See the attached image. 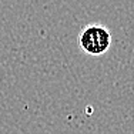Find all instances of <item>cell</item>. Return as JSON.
<instances>
[{
  "instance_id": "1",
  "label": "cell",
  "mask_w": 134,
  "mask_h": 134,
  "mask_svg": "<svg viewBox=\"0 0 134 134\" xmlns=\"http://www.w3.org/2000/svg\"><path fill=\"white\" fill-rule=\"evenodd\" d=\"M113 37L107 27L101 24H88L79 34V46L88 56H103L111 47Z\"/></svg>"
}]
</instances>
